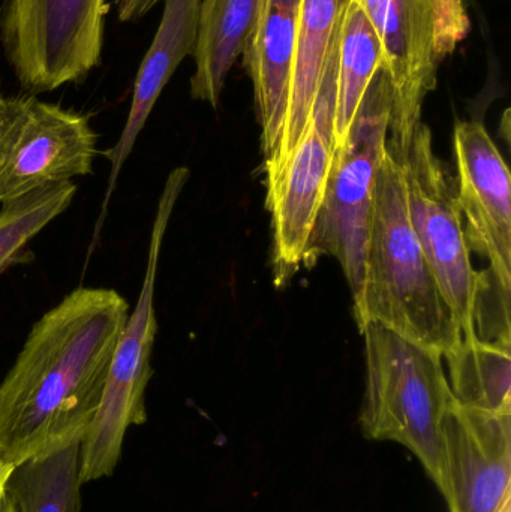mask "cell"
Returning a JSON list of instances; mask_svg holds the SVG:
<instances>
[{
	"label": "cell",
	"mask_w": 511,
	"mask_h": 512,
	"mask_svg": "<svg viewBox=\"0 0 511 512\" xmlns=\"http://www.w3.org/2000/svg\"><path fill=\"white\" fill-rule=\"evenodd\" d=\"M188 179L186 167L171 171L159 197L140 297L123 325L101 403L81 441L80 480L83 484L111 477L122 456L129 427L141 426L147 421L146 390L153 375L150 360L158 333L155 285L159 256L174 207Z\"/></svg>",
	"instance_id": "cell-5"
},
{
	"label": "cell",
	"mask_w": 511,
	"mask_h": 512,
	"mask_svg": "<svg viewBox=\"0 0 511 512\" xmlns=\"http://www.w3.org/2000/svg\"><path fill=\"white\" fill-rule=\"evenodd\" d=\"M408 216L447 306L462 331L476 339L474 315L483 271L471 262L456 180L435 155L432 132L422 123L401 162Z\"/></svg>",
	"instance_id": "cell-8"
},
{
	"label": "cell",
	"mask_w": 511,
	"mask_h": 512,
	"mask_svg": "<svg viewBox=\"0 0 511 512\" xmlns=\"http://www.w3.org/2000/svg\"><path fill=\"white\" fill-rule=\"evenodd\" d=\"M80 444L12 466L3 490L14 512H81Z\"/></svg>",
	"instance_id": "cell-17"
},
{
	"label": "cell",
	"mask_w": 511,
	"mask_h": 512,
	"mask_svg": "<svg viewBox=\"0 0 511 512\" xmlns=\"http://www.w3.org/2000/svg\"><path fill=\"white\" fill-rule=\"evenodd\" d=\"M338 44L327 59L308 128L281 176L266 189L272 216L273 277L285 286L303 267L315 219L320 212L335 156Z\"/></svg>",
	"instance_id": "cell-9"
},
{
	"label": "cell",
	"mask_w": 511,
	"mask_h": 512,
	"mask_svg": "<svg viewBox=\"0 0 511 512\" xmlns=\"http://www.w3.org/2000/svg\"><path fill=\"white\" fill-rule=\"evenodd\" d=\"M264 0H201L191 96L213 108L257 26Z\"/></svg>",
	"instance_id": "cell-16"
},
{
	"label": "cell",
	"mask_w": 511,
	"mask_h": 512,
	"mask_svg": "<svg viewBox=\"0 0 511 512\" xmlns=\"http://www.w3.org/2000/svg\"><path fill=\"white\" fill-rule=\"evenodd\" d=\"M0 512H14V508H12L11 502H9L3 489L0 490Z\"/></svg>",
	"instance_id": "cell-23"
},
{
	"label": "cell",
	"mask_w": 511,
	"mask_h": 512,
	"mask_svg": "<svg viewBox=\"0 0 511 512\" xmlns=\"http://www.w3.org/2000/svg\"><path fill=\"white\" fill-rule=\"evenodd\" d=\"M392 84L378 69L357 108L347 137L333 156L329 183L303 267L312 268L321 256H333L341 265L353 294L354 309L362 300L369 225L378 173L387 152Z\"/></svg>",
	"instance_id": "cell-4"
},
{
	"label": "cell",
	"mask_w": 511,
	"mask_h": 512,
	"mask_svg": "<svg viewBox=\"0 0 511 512\" xmlns=\"http://www.w3.org/2000/svg\"><path fill=\"white\" fill-rule=\"evenodd\" d=\"M381 42L362 5L351 0L342 20L336 74L335 150L347 137L357 108L380 69Z\"/></svg>",
	"instance_id": "cell-18"
},
{
	"label": "cell",
	"mask_w": 511,
	"mask_h": 512,
	"mask_svg": "<svg viewBox=\"0 0 511 512\" xmlns=\"http://www.w3.org/2000/svg\"><path fill=\"white\" fill-rule=\"evenodd\" d=\"M360 333L366 352L363 436L407 448L435 483L441 420L455 400L443 357L377 322Z\"/></svg>",
	"instance_id": "cell-3"
},
{
	"label": "cell",
	"mask_w": 511,
	"mask_h": 512,
	"mask_svg": "<svg viewBox=\"0 0 511 512\" xmlns=\"http://www.w3.org/2000/svg\"><path fill=\"white\" fill-rule=\"evenodd\" d=\"M77 186L72 182L47 186L2 204L0 212V274L24 261V248L51 221L62 215L74 200Z\"/></svg>",
	"instance_id": "cell-20"
},
{
	"label": "cell",
	"mask_w": 511,
	"mask_h": 512,
	"mask_svg": "<svg viewBox=\"0 0 511 512\" xmlns=\"http://www.w3.org/2000/svg\"><path fill=\"white\" fill-rule=\"evenodd\" d=\"M98 135L89 117L23 98L0 144V204L92 174Z\"/></svg>",
	"instance_id": "cell-10"
},
{
	"label": "cell",
	"mask_w": 511,
	"mask_h": 512,
	"mask_svg": "<svg viewBox=\"0 0 511 512\" xmlns=\"http://www.w3.org/2000/svg\"><path fill=\"white\" fill-rule=\"evenodd\" d=\"M161 0H116L120 21H135L146 15Z\"/></svg>",
	"instance_id": "cell-21"
},
{
	"label": "cell",
	"mask_w": 511,
	"mask_h": 512,
	"mask_svg": "<svg viewBox=\"0 0 511 512\" xmlns=\"http://www.w3.org/2000/svg\"><path fill=\"white\" fill-rule=\"evenodd\" d=\"M501 512H511V502L510 504H507L506 507H504V510Z\"/></svg>",
	"instance_id": "cell-25"
},
{
	"label": "cell",
	"mask_w": 511,
	"mask_h": 512,
	"mask_svg": "<svg viewBox=\"0 0 511 512\" xmlns=\"http://www.w3.org/2000/svg\"><path fill=\"white\" fill-rule=\"evenodd\" d=\"M381 42L380 68L392 84L387 152L398 164L422 125L423 102L438 69L464 41L470 18L464 0H357Z\"/></svg>",
	"instance_id": "cell-6"
},
{
	"label": "cell",
	"mask_w": 511,
	"mask_h": 512,
	"mask_svg": "<svg viewBox=\"0 0 511 512\" xmlns=\"http://www.w3.org/2000/svg\"><path fill=\"white\" fill-rule=\"evenodd\" d=\"M450 388L459 403L491 412H511L510 348L479 337L462 339L444 355Z\"/></svg>",
	"instance_id": "cell-19"
},
{
	"label": "cell",
	"mask_w": 511,
	"mask_h": 512,
	"mask_svg": "<svg viewBox=\"0 0 511 512\" xmlns=\"http://www.w3.org/2000/svg\"><path fill=\"white\" fill-rule=\"evenodd\" d=\"M107 0H5L0 41L27 92L77 83L101 63Z\"/></svg>",
	"instance_id": "cell-7"
},
{
	"label": "cell",
	"mask_w": 511,
	"mask_h": 512,
	"mask_svg": "<svg viewBox=\"0 0 511 512\" xmlns=\"http://www.w3.org/2000/svg\"><path fill=\"white\" fill-rule=\"evenodd\" d=\"M362 331L377 322L441 357L462 340L408 216L402 167L384 155L369 225L362 300L354 309Z\"/></svg>",
	"instance_id": "cell-2"
},
{
	"label": "cell",
	"mask_w": 511,
	"mask_h": 512,
	"mask_svg": "<svg viewBox=\"0 0 511 512\" xmlns=\"http://www.w3.org/2000/svg\"><path fill=\"white\" fill-rule=\"evenodd\" d=\"M21 104L23 98H6L0 93V144L14 123L15 117L20 113Z\"/></svg>",
	"instance_id": "cell-22"
},
{
	"label": "cell",
	"mask_w": 511,
	"mask_h": 512,
	"mask_svg": "<svg viewBox=\"0 0 511 512\" xmlns=\"http://www.w3.org/2000/svg\"><path fill=\"white\" fill-rule=\"evenodd\" d=\"M351 0H302L299 36L291 77L290 99L281 144L273 161L264 167L266 189L278 180L291 153L302 140L327 59L338 44L342 20Z\"/></svg>",
	"instance_id": "cell-15"
},
{
	"label": "cell",
	"mask_w": 511,
	"mask_h": 512,
	"mask_svg": "<svg viewBox=\"0 0 511 512\" xmlns=\"http://www.w3.org/2000/svg\"><path fill=\"white\" fill-rule=\"evenodd\" d=\"M510 484L511 412L453 400L441 420L435 480L449 512H501Z\"/></svg>",
	"instance_id": "cell-11"
},
{
	"label": "cell",
	"mask_w": 511,
	"mask_h": 512,
	"mask_svg": "<svg viewBox=\"0 0 511 512\" xmlns=\"http://www.w3.org/2000/svg\"><path fill=\"white\" fill-rule=\"evenodd\" d=\"M302 0H264L257 26L243 51V65L254 83L261 125L264 167L281 144L290 99Z\"/></svg>",
	"instance_id": "cell-14"
},
{
	"label": "cell",
	"mask_w": 511,
	"mask_h": 512,
	"mask_svg": "<svg viewBox=\"0 0 511 512\" xmlns=\"http://www.w3.org/2000/svg\"><path fill=\"white\" fill-rule=\"evenodd\" d=\"M459 207L471 251L488 259L489 271L511 288L510 171L483 123L459 122L453 135Z\"/></svg>",
	"instance_id": "cell-12"
},
{
	"label": "cell",
	"mask_w": 511,
	"mask_h": 512,
	"mask_svg": "<svg viewBox=\"0 0 511 512\" xmlns=\"http://www.w3.org/2000/svg\"><path fill=\"white\" fill-rule=\"evenodd\" d=\"M128 315L119 292L83 286L33 325L0 384L3 465L83 441Z\"/></svg>",
	"instance_id": "cell-1"
},
{
	"label": "cell",
	"mask_w": 511,
	"mask_h": 512,
	"mask_svg": "<svg viewBox=\"0 0 511 512\" xmlns=\"http://www.w3.org/2000/svg\"><path fill=\"white\" fill-rule=\"evenodd\" d=\"M162 2H164V12H162L161 23L138 69L125 128L117 143L102 153L110 161V177H108L107 191H105L102 212L96 224L93 243L98 239L99 231L104 224L108 204L116 191L120 171L134 150L138 135L146 126L162 90L167 86L180 63L189 54H194L201 0H162Z\"/></svg>",
	"instance_id": "cell-13"
},
{
	"label": "cell",
	"mask_w": 511,
	"mask_h": 512,
	"mask_svg": "<svg viewBox=\"0 0 511 512\" xmlns=\"http://www.w3.org/2000/svg\"><path fill=\"white\" fill-rule=\"evenodd\" d=\"M12 466L3 465L2 462H0V490L3 489V483H5L6 475H8L9 469H11Z\"/></svg>",
	"instance_id": "cell-24"
}]
</instances>
